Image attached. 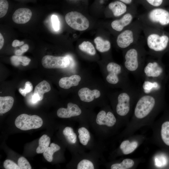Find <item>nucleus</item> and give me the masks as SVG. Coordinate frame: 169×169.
Here are the masks:
<instances>
[{"mask_svg": "<svg viewBox=\"0 0 169 169\" xmlns=\"http://www.w3.org/2000/svg\"><path fill=\"white\" fill-rule=\"evenodd\" d=\"M147 55L141 35L137 42L125 49L124 68L128 73H131L136 78H141Z\"/></svg>", "mask_w": 169, "mask_h": 169, "instance_id": "1", "label": "nucleus"}, {"mask_svg": "<svg viewBox=\"0 0 169 169\" xmlns=\"http://www.w3.org/2000/svg\"><path fill=\"white\" fill-rule=\"evenodd\" d=\"M142 26V36L147 54L159 59L161 53L168 47L169 37L160 33L158 28Z\"/></svg>", "mask_w": 169, "mask_h": 169, "instance_id": "2", "label": "nucleus"}, {"mask_svg": "<svg viewBox=\"0 0 169 169\" xmlns=\"http://www.w3.org/2000/svg\"><path fill=\"white\" fill-rule=\"evenodd\" d=\"M105 80L107 83L114 87L126 88L131 85L128 72L123 66L113 61H110L105 66Z\"/></svg>", "mask_w": 169, "mask_h": 169, "instance_id": "3", "label": "nucleus"}, {"mask_svg": "<svg viewBox=\"0 0 169 169\" xmlns=\"http://www.w3.org/2000/svg\"><path fill=\"white\" fill-rule=\"evenodd\" d=\"M162 93V90L148 94L142 92L134 109L135 116L137 119H142L153 113L158 105Z\"/></svg>", "mask_w": 169, "mask_h": 169, "instance_id": "4", "label": "nucleus"}, {"mask_svg": "<svg viewBox=\"0 0 169 169\" xmlns=\"http://www.w3.org/2000/svg\"><path fill=\"white\" fill-rule=\"evenodd\" d=\"M117 93L116 111L119 115L125 116L130 112L132 103L138 99L141 90L131 85Z\"/></svg>", "mask_w": 169, "mask_h": 169, "instance_id": "5", "label": "nucleus"}, {"mask_svg": "<svg viewBox=\"0 0 169 169\" xmlns=\"http://www.w3.org/2000/svg\"><path fill=\"white\" fill-rule=\"evenodd\" d=\"M143 26L136 18L117 36L116 43L120 48L125 49L137 42L141 37Z\"/></svg>", "mask_w": 169, "mask_h": 169, "instance_id": "6", "label": "nucleus"}, {"mask_svg": "<svg viewBox=\"0 0 169 169\" xmlns=\"http://www.w3.org/2000/svg\"><path fill=\"white\" fill-rule=\"evenodd\" d=\"M136 18L144 25L158 28L169 24V12L162 8H154L137 15Z\"/></svg>", "mask_w": 169, "mask_h": 169, "instance_id": "7", "label": "nucleus"}, {"mask_svg": "<svg viewBox=\"0 0 169 169\" xmlns=\"http://www.w3.org/2000/svg\"><path fill=\"white\" fill-rule=\"evenodd\" d=\"M146 59L141 75L144 80H155L161 82L163 78V67L159 59L150 56Z\"/></svg>", "mask_w": 169, "mask_h": 169, "instance_id": "8", "label": "nucleus"}, {"mask_svg": "<svg viewBox=\"0 0 169 169\" xmlns=\"http://www.w3.org/2000/svg\"><path fill=\"white\" fill-rule=\"evenodd\" d=\"M43 123L42 119L38 116L29 115L25 114L18 115L15 121L16 127L23 131L39 128L42 126Z\"/></svg>", "mask_w": 169, "mask_h": 169, "instance_id": "9", "label": "nucleus"}, {"mask_svg": "<svg viewBox=\"0 0 169 169\" xmlns=\"http://www.w3.org/2000/svg\"><path fill=\"white\" fill-rule=\"evenodd\" d=\"M73 61L69 55L55 56L50 55L44 56L41 63L43 66L46 69H62L68 67Z\"/></svg>", "mask_w": 169, "mask_h": 169, "instance_id": "10", "label": "nucleus"}, {"mask_svg": "<svg viewBox=\"0 0 169 169\" xmlns=\"http://www.w3.org/2000/svg\"><path fill=\"white\" fill-rule=\"evenodd\" d=\"M67 23L72 28L79 31H84L89 27L88 19L81 13L72 11L67 13L65 16Z\"/></svg>", "mask_w": 169, "mask_h": 169, "instance_id": "11", "label": "nucleus"}, {"mask_svg": "<svg viewBox=\"0 0 169 169\" xmlns=\"http://www.w3.org/2000/svg\"><path fill=\"white\" fill-rule=\"evenodd\" d=\"M137 13L133 12H127L119 19H115L111 23L112 28L117 32H121L130 25L136 18Z\"/></svg>", "mask_w": 169, "mask_h": 169, "instance_id": "12", "label": "nucleus"}, {"mask_svg": "<svg viewBox=\"0 0 169 169\" xmlns=\"http://www.w3.org/2000/svg\"><path fill=\"white\" fill-rule=\"evenodd\" d=\"M101 92L97 89H91L84 87L80 89L78 92V94L80 100L84 102H90L95 99L99 98L101 95Z\"/></svg>", "mask_w": 169, "mask_h": 169, "instance_id": "13", "label": "nucleus"}, {"mask_svg": "<svg viewBox=\"0 0 169 169\" xmlns=\"http://www.w3.org/2000/svg\"><path fill=\"white\" fill-rule=\"evenodd\" d=\"M81 110L76 104L71 102L67 104V108H60L57 110V116L61 118H69L78 116L81 113Z\"/></svg>", "mask_w": 169, "mask_h": 169, "instance_id": "14", "label": "nucleus"}, {"mask_svg": "<svg viewBox=\"0 0 169 169\" xmlns=\"http://www.w3.org/2000/svg\"><path fill=\"white\" fill-rule=\"evenodd\" d=\"M32 16L31 10L26 8H19L16 10L12 16L13 21L17 24H24L28 22Z\"/></svg>", "mask_w": 169, "mask_h": 169, "instance_id": "15", "label": "nucleus"}, {"mask_svg": "<svg viewBox=\"0 0 169 169\" xmlns=\"http://www.w3.org/2000/svg\"><path fill=\"white\" fill-rule=\"evenodd\" d=\"M96 121L97 124L99 125L112 127L115 124L116 120L111 112L108 111L106 113L105 111L102 110L98 114Z\"/></svg>", "mask_w": 169, "mask_h": 169, "instance_id": "16", "label": "nucleus"}, {"mask_svg": "<svg viewBox=\"0 0 169 169\" xmlns=\"http://www.w3.org/2000/svg\"><path fill=\"white\" fill-rule=\"evenodd\" d=\"M81 80L80 76L77 74L69 77H65L61 78L59 82V87L65 89H68L72 87L78 86Z\"/></svg>", "mask_w": 169, "mask_h": 169, "instance_id": "17", "label": "nucleus"}, {"mask_svg": "<svg viewBox=\"0 0 169 169\" xmlns=\"http://www.w3.org/2000/svg\"><path fill=\"white\" fill-rule=\"evenodd\" d=\"M142 92L148 94L162 90L161 82L149 80H144L141 89Z\"/></svg>", "mask_w": 169, "mask_h": 169, "instance_id": "18", "label": "nucleus"}, {"mask_svg": "<svg viewBox=\"0 0 169 169\" xmlns=\"http://www.w3.org/2000/svg\"><path fill=\"white\" fill-rule=\"evenodd\" d=\"M108 8L115 17L123 15L128 12L126 4L119 1L110 3Z\"/></svg>", "mask_w": 169, "mask_h": 169, "instance_id": "19", "label": "nucleus"}, {"mask_svg": "<svg viewBox=\"0 0 169 169\" xmlns=\"http://www.w3.org/2000/svg\"><path fill=\"white\" fill-rule=\"evenodd\" d=\"M51 87L49 83L44 80L39 83L35 87L33 94L38 95L39 98V101L43 100L44 93L49 91Z\"/></svg>", "mask_w": 169, "mask_h": 169, "instance_id": "20", "label": "nucleus"}, {"mask_svg": "<svg viewBox=\"0 0 169 169\" xmlns=\"http://www.w3.org/2000/svg\"><path fill=\"white\" fill-rule=\"evenodd\" d=\"M14 101V99L12 96H0V114H4L10 110L13 105Z\"/></svg>", "mask_w": 169, "mask_h": 169, "instance_id": "21", "label": "nucleus"}, {"mask_svg": "<svg viewBox=\"0 0 169 169\" xmlns=\"http://www.w3.org/2000/svg\"><path fill=\"white\" fill-rule=\"evenodd\" d=\"M96 49L100 52L104 53L108 51L111 48L109 41L104 40L100 37H96L94 40Z\"/></svg>", "mask_w": 169, "mask_h": 169, "instance_id": "22", "label": "nucleus"}, {"mask_svg": "<svg viewBox=\"0 0 169 169\" xmlns=\"http://www.w3.org/2000/svg\"><path fill=\"white\" fill-rule=\"evenodd\" d=\"M137 141L130 142L129 140L123 141L120 146V148L125 155L130 154L134 151L138 146Z\"/></svg>", "mask_w": 169, "mask_h": 169, "instance_id": "23", "label": "nucleus"}, {"mask_svg": "<svg viewBox=\"0 0 169 169\" xmlns=\"http://www.w3.org/2000/svg\"><path fill=\"white\" fill-rule=\"evenodd\" d=\"M50 142V138L46 135H43L38 141V146L36 149L37 153H42L44 152L49 147Z\"/></svg>", "mask_w": 169, "mask_h": 169, "instance_id": "24", "label": "nucleus"}, {"mask_svg": "<svg viewBox=\"0 0 169 169\" xmlns=\"http://www.w3.org/2000/svg\"><path fill=\"white\" fill-rule=\"evenodd\" d=\"M60 147L54 143H52L50 147H48L44 151L43 156L45 159L49 162H51L53 159L54 153L59 150Z\"/></svg>", "mask_w": 169, "mask_h": 169, "instance_id": "25", "label": "nucleus"}, {"mask_svg": "<svg viewBox=\"0 0 169 169\" xmlns=\"http://www.w3.org/2000/svg\"><path fill=\"white\" fill-rule=\"evenodd\" d=\"M79 49L90 55H94L96 53V50L93 44L90 42L84 41L79 46Z\"/></svg>", "mask_w": 169, "mask_h": 169, "instance_id": "26", "label": "nucleus"}, {"mask_svg": "<svg viewBox=\"0 0 169 169\" xmlns=\"http://www.w3.org/2000/svg\"><path fill=\"white\" fill-rule=\"evenodd\" d=\"M78 132L80 142L83 145H86L90 139L89 132L85 128L82 127L78 129Z\"/></svg>", "mask_w": 169, "mask_h": 169, "instance_id": "27", "label": "nucleus"}, {"mask_svg": "<svg viewBox=\"0 0 169 169\" xmlns=\"http://www.w3.org/2000/svg\"><path fill=\"white\" fill-rule=\"evenodd\" d=\"M12 64L15 66H17L20 64L23 66L28 65L31 61V59L26 56L14 55L11 58Z\"/></svg>", "mask_w": 169, "mask_h": 169, "instance_id": "28", "label": "nucleus"}, {"mask_svg": "<svg viewBox=\"0 0 169 169\" xmlns=\"http://www.w3.org/2000/svg\"><path fill=\"white\" fill-rule=\"evenodd\" d=\"M134 164L133 160L130 159H125L120 163H115L112 165L111 169H128L132 167Z\"/></svg>", "mask_w": 169, "mask_h": 169, "instance_id": "29", "label": "nucleus"}, {"mask_svg": "<svg viewBox=\"0 0 169 169\" xmlns=\"http://www.w3.org/2000/svg\"><path fill=\"white\" fill-rule=\"evenodd\" d=\"M63 134L69 143L74 144L76 143L77 136L71 127H65L63 131Z\"/></svg>", "mask_w": 169, "mask_h": 169, "instance_id": "30", "label": "nucleus"}, {"mask_svg": "<svg viewBox=\"0 0 169 169\" xmlns=\"http://www.w3.org/2000/svg\"><path fill=\"white\" fill-rule=\"evenodd\" d=\"M161 136L163 142L169 146V121H166L162 125Z\"/></svg>", "mask_w": 169, "mask_h": 169, "instance_id": "31", "label": "nucleus"}, {"mask_svg": "<svg viewBox=\"0 0 169 169\" xmlns=\"http://www.w3.org/2000/svg\"><path fill=\"white\" fill-rule=\"evenodd\" d=\"M93 163L90 161L84 159L80 161L77 166V169H94Z\"/></svg>", "mask_w": 169, "mask_h": 169, "instance_id": "32", "label": "nucleus"}, {"mask_svg": "<svg viewBox=\"0 0 169 169\" xmlns=\"http://www.w3.org/2000/svg\"><path fill=\"white\" fill-rule=\"evenodd\" d=\"M8 3L7 0H0V18L4 16L7 13Z\"/></svg>", "mask_w": 169, "mask_h": 169, "instance_id": "33", "label": "nucleus"}, {"mask_svg": "<svg viewBox=\"0 0 169 169\" xmlns=\"http://www.w3.org/2000/svg\"><path fill=\"white\" fill-rule=\"evenodd\" d=\"M18 165L20 169H31V165L28 161L24 157L21 156L18 159Z\"/></svg>", "mask_w": 169, "mask_h": 169, "instance_id": "34", "label": "nucleus"}, {"mask_svg": "<svg viewBox=\"0 0 169 169\" xmlns=\"http://www.w3.org/2000/svg\"><path fill=\"white\" fill-rule=\"evenodd\" d=\"M25 88L23 89L19 88L18 90L19 93L23 96H26V94L30 92L33 90V86L29 81H27L25 84Z\"/></svg>", "mask_w": 169, "mask_h": 169, "instance_id": "35", "label": "nucleus"}, {"mask_svg": "<svg viewBox=\"0 0 169 169\" xmlns=\"http://www.w3.org/2000/svg\"><path fill=\"white\" fill-rule=\"evenodd\" d=\"M3 165L4 167L6 169H20L18 165L10 160H5Z\"/></svg>", "mask_w": 169, "mask_h": 169, "instance_id": "36", "label": "nucleus"}, {"mask_svg": "<svg viewBox=\"0 0 169 169\" xmlns=\"http://www.w3.org/2000/svg\"><path fill=\"white\" fill-rule=\"evenodd\" d=\"M51 20L54 29L56 31H58L60 28V23L58 16L54 14L52 15Z\"/></svg>", "mask_w": 169, "mask_h": 169, "instance_id": "37", "label": "nucleus"}, {"mask_svg": "<svg viewBox=\"0 0 169 169\" xmlns=\"http://www.w3.org/2000/svg\"><path fill=\"white\" fill-rule=\"evenodd\" d=\"M150 6L154 8H158L162 4L163 0H145Z\"/></svg>", "mask_w": 169, "mask_h": 169, "instance_id": "38", "label": "nucleus"}, {"mask_svg": "<svg viewBox=\"0 0 169 169\" xmlns=\"http://www.w3.org/2000/svg\"><path fill=\"white\" fill-rule=\"evenodd\" d=\"M28 49V45L26 44H25L20 48V49H18L15 51V54L16 55H20L26 52Z\"/></svg>", "mask_w": 169, "mask_h": 169, "instance_id": "39", "label": "nucleus"}, {"mask_svg": "<svg viewBox=\"0 0 169 169\" xmlns=\"http://www.w3.org/2000/svg\"><path fill=\"white\" fill-rule=\"evenodd\" d=\"M24 42L23 41L20 42L18 40H15L12 42V45L13 47H16L23 44Z\"/></svg>", "mask_w": 169, "mask_h": 169, "instance_id": "40", "label": "nucleus"}, {"mask_svg": "<svg viewBox=\"0 0 169 169\" xmlns=\"http://www.w3.org/2000/svg\"><path fill=\"white\" fill-rule=\"evenodd\" d=\"M4 43V39L1 33H0V49H1L3 47Z\"/></svg>", "mask_w": 169, "mask_h": 169, "instance_id": "41", "label": "nucleus"}, {"mask_svg": "<svg viewBox=\"0 0 169 169\" xmlns=\"http://www.w3.org/2000/svg\"><path fill=\"white\" fill-rule=\"evenodd\" d=\"M119 1H120L126 4H131L132 2V0H119Z\"/></svg>", "mask_w": 169, "mask_h": 169, "instance_id": "42", "label": "nucleus"}]
</instances>
